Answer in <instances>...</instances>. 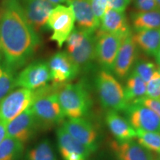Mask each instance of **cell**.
Returning a JSON list of instances; mask_svg holds the SVG:
<instances>
[{
	"instance_id": "obj_5",
	"label": "cell",
	"mask_w": 160,
	"mask_h": 160,
	"mask_svg": "<svg viewBox=\"0 0 160 160\" xmlns=\"http://www.w3.org/2000/svg\"><path fill=\"white\" fill-rule=\"evenodd\" d=\"M96 86L100 102L108 110L125 111L128 104L122 86L111 72L102 70L96 78Z\"/></svg>"
},
{
	"instance_id": "obj_37",
	"label": "cell",
	"mask_w": 160,
	"mask_h": 160,
	"mask_svg": "<svg viewBox=\"0 0 160 160\" xmlns=\"http://www.w3.org/2000/svg\"><path fill=\"white\" fill-rule=\"evenodd\" d=\"M156 4H157V9L160 10V0H155Z\"/></svg>"
},
{
	"instance_id": "obj_2",
	"label": "cell",
	"mask_w": 160,
	"mask_h": 160,
	"mask_svg": "<svg viewBox=\"0 0 160 160\" xmlns=\"http://www.w3.org/2000/svg\"><path fill=\"white\" fill-rule=\"evenodd\" d=\"M59 85L55 84L53 87L45 85L34 91V99L30 108L39 127L49 128L65 121V117L58 99Z\"/></svg>"
},
{
	"instance_id": "obj_35",
	"label": "cell",
	"mask_w": 160,
	"mask_h": 160,
	"mask_svg": "<svg viewBox=\"0 0 160 160\" xmlns=\"http://www.w3.org/2000/svg\"><path fill=\"white\" fill-rule=\"evenodd\" d=\"M45 1L53 4L55 6L62 5V4H69V0H45Z\"/></svg>"
},
{
	"instance_id": "obj_16",
	"label": "cell",
	"mask_w": 160,
	"mask_h": 160,
	"mask_svg": "<svg viewBox=\"0 0 160 160\" xmlns=\"http://www.w3.org/2000/svg\"><path fill=\"white\" fill-rule=\"evenodd\" d=\"M58 147L63 160H88L91 152L63 128L57 131Z\"/></svg>"
},
{
	"instance_id": "obj_10",
	"label": "cell",
	"mask_w": 160,
	"mask_h": 160,
	"mask_svg": "<svg viewBox=\"0 0 160 160\" xmlns=\"http://www.w3.org/2000/svg\"><path fill=\"white\" fill-rule=\"evenodd\" d=\"M50 80L48 64L35 62L25 68L16 77V87L36 91L47 85Z\"/></svg>"
},
{
	"instance_id": "obj_32",
	"label": "cell",
	"mask_w": 160,
	"mask_h": 160,
	"mask_svg": "<svg viewBox=\"0 0 160 160\" xmlns=\"http://www.w3.org/2000/svg\"><path fill=\"white\" fill-rule=\"evenodd\" d=\"M133 102H138L142 104V105L146 106V107L149 108L152 111H154L158 115V117L160 118V100L155 99L148 98L147 97H144L141 99L137 100V101Z\"/></svg>"
},
{
	"instance_id": "obj_33",
	"label": "cell",
	"mask_w": 160,
	"mask_h": 160,
	"mask_svg": "<svg viewBox=\"0 0 160 160\" xmlns=\"http://www.w3.org/2000/svg\"><path fill=\"white\" fill-rule=\"evenodd\" d=\"M131 0H108V8L124 12Z\"/></svg>"
},
{
	"instance_id": "obj_1",
	"label": "cell",
	"mask_w": 160,
	"mask_h": 160,
	"mask_svg": "<svg viewBox=\"0 0 160 160\" xmlns=\"http://www.w3.org/2000/svg\"><path fill=\"white\" fill-rule=\"evenodd\" d=\"M39 42L19 0H4L0 12V48L6 65L13 70L21 68L33 55Z\"/></svg>"
},
{
	"instance_id": "obj_27",
	"label": "cell",
	"mask_w": 160,
	"mask_h": 160,
	"mask_svg": "<svg viewBox=\"0 0 160 160\" xmlns=\"http://www.w3.org/2000/svg\"><path fill=\"white\" fill-rule=\"evenodd\" d=\"M138 142L142 147L150 151L160 153V132L137 131Z\"/></svg>"
},
{
	"instance_id": "obj_31",
	"label": "cell",
	"mask_w": 160,
	"mask_h": 160,
	"mask_svg": "<svg viewBox=\"0 0 160 160\" xmlns=\"http://www.w3.org/2000/svg\"><path fill=\"white\" fill-rule=\"evenodd\" d=\"M137 12H146L157 9L155 0H133Z\"/></svg>"
},
{
	"instance_id": "obj_30",
	"label": "cell",
	"mask_w": 160,
	"mask_h": 160,
	"mask_svg": "<svg viewBox=\"0 0 160 160\" xmlns=\"http://www.w3.org/2000/svg\"><path fill=\"white\" fill-rule=\"evenodd\" d=\"M91 5L93 13L100 22L108 8V0H91Z\"/></svg>"
},
{
	"instance_id": "obj_23",
	"label": "cell",
	"mask_w": 160,
	"mask_h": 160,
	"mask_svg": "<svg viewBox=\"0 0 160 160\" xmlns=\"http://www.w3.org/2000/svg\"><path fill=\"white\" fill-rule=\"evenodd\" d=\"M124 91L128 104L132 103L145 97L146 82L139 76L131 72L127 77V82Z\"/></svg>"
},
{
	"instance_id": "obj_28",
	"label": "cell",
	"mask_w": 160,
	"mask_h": 160,
	"mask_svg": "<svg viewBox=\"0 0 160 160\" xmlns=\"http://www.w3.org/2000/svg\"><path fill=\"white\" fill-rule=\"evenodd\" d=\"M158 71L156 65L149 60L139 59L136 60L132 68V73L142 79L146 83L153 77L154 73Z\"/></svg>"
},
{
	"instance_id": "obj_7",
	"label": "cell",
	"mask_w": 160,
	"mask_h": 160,
	"mask_svg": "<svg viewBox=\"0 0 160 160\" xmlns=\"http://www.w3.org/2000/svg\"><path fill=\"white\" fill-rule=\"evenodd\" d=\"M34 97V91L23 88L13 90L0 101V121L8 123L31 107Z\"/></svg>"
},
{
	"instance_id": "obj_17",
	"label": "cell",
	"mask_w": 160,
	"mask_h": 160,
	"mask_svg": "<svg viewBox=\"0 0 160 160\" xmlns=\"http://www.w3.org/2000/svg\"><path fill=\"white\" fill-rule=\"evenodd\" d=\"M68 5L74 13L78 28L89 33L99 29L100 22L93 13L91 0H69Z\"/></svg>"
},
{
	"instance_id": "obj_14",
	"label": "cell",
	"mask_w": 160,
	"mask_h": 160,
	"mask_svg": "<svg viewBox=\"0 0 160 160\" xmlns=\"http://www.w3.org/2000/svg\"><path fill=\"white\" fill-rule=\"evenodd\" d=\"M19 3L28 22L37 33L45 27L49 14L56 7L45 0H20Z\"/></svg>"
},
{
	"instance_id": "obj_12",
	"label": "cell",
	"mask_w": 160,
	"mask_h": 160,
	"mask_svg": "<svg viewBox=\"0 0 160 160\" xmlns=\"http://www.w3.org/2000/svg\"><path fill=\"white\" fill-rule=\"evenodd\" d=\"M62 127L71 137L90 150L91 153L97 149V132L91 122L84 117L68 119Z\"/></svg>"
},
{
	"instance_id": "obj_18",
	"label": "cell",
	"mask_w": 160,
	"mask_h": 160,
	"mask_svg": "<svg viewBox=\"0 0 160 160\" xmlns=\"http://www.w3.org/2000/svg\"><path fill=\"white\" fill-rule=\"evenodd\" d=\"M110 147L118 160H153L151 151L133 139L125 142L113 140Z\"/></svg>"
},
{
	"instance_id": "obj_34",
	"label": "cell",
	"mask_w": 160,
	"mask_h": 160,
	"mask_svg": "<svg viewBox=\"0 0 160 160\" xmlns=\"http://www.w3.org/2000/svg\"><path fill=\"white\" fill-rule=\"evenodd\" d=\"M7 137V123L0 121V143Z\"/></svg>"
},
{
	"instance_id": "obj_22",
	"label": "cell",
	"mask_w": 160,
	"mask_h": 160,
	"mask_svg": "<svg viewBox=\"0 0 160 160\" xmlns=\"http://www.w3.org/2000/svg\"><path fill=\"white\" fill-rule=\"evenodd\" d=\"M132 25L136 31L148 29H160V10L136 12L131 16Z\"/></svg>"
},
{
	"instance_id": "obj_6",
	"label": "cell",
	"mask_w": 160,
	"mask_h": 160,
	"mask_svg": "<svg viewBox=\"0 0 160 160\" xmlns=\"http://www.w3.org/2000/svg\"><path fill=\"white\" fill-rule=\"evenodd\" d=\"M75 22L74 13L70 5H57L51 11L46 26L52 31L51 39L56 42L59 48L62 47L73 31Z\"/></svg>"
},
{
	"instance_id": "obj_8",
	"label": "cell",
	"mask_w": 160,
	"mask_h": 160,
	"mask_svg": "<svg viewBox=\"0 0 160 160\" xmlns=\"http://www.w3.org/2000/svg\"><path fill=\"white\" fill-rule=\"evenodd\" d=\"M125 37L97 30L95 35L96 59L103 70L109 72L113 71L116 57Z\"/></svg>"
},
{
	"instance_id": "obj_26",
	"label": "cell",
	"mask_w": 160,
	"mask_h": 160,
	"mask_svg": "<svg viewBox=\"0 0 160 160\" xmlns=\"http://www.w3.org/2000/svg\"><path fill=\"white\" fill-rule=\"evenodd\" d=\"M14 70L0 62V101L16 88Z\"/></svg>"
},
{
	"instance_id": "obj_29",
	"label": "cell",
	"mask_w": 160,
	"mask_h": 160,
	"mask_svg": "<svg viewBox=\"0 0 160 160\" xmlns=\"http://www.w3.org/2000/svg\"><path fill=\"white\" fill-rule=\"evenodd\" d=\"M145 97L160 99V70H158L149 82L146 83Z\"/></svg>"
},
{
	"instance_id": "obj_19",
	"label": "cell",
	"mask_w": 160,
	"mask_h": 160,
	"mask_svg": "<svg viewBox=\"0 0 160 160\" xmlns=\"http://www.w3.org/2000/svg\"><path fill=\"white\" fill-rule=\"evenodd\" d=\"M105 122L110 131L117 141H128L137 137V131L128 120L119 115L117 111L108 110L105 116Z\"/></svg>"
},
{
	"instance_id": "obj_9",
	"label": "cell",
	"mask_w": 160,
	"mask_h": 160,
	"mask_svg": "<svg viewBox=\"0 0 160 160\" xmlns=\"http://www.w3.org/2000/svg\"><path fill=\"white\" fill-rule=\"evenodd\" d=\"M124 111L136 131L160 132V118L149 108L140 103L132 102L128 104Z\"/></svg>"
},
{
	"instance_id": "obj_21",
	"label": "cell",
	"mask_w": 160,
	"mask_h": 160,
	"mask_svg": "<svg viewBox=\"0 0 160 160\" xmlns=\"http://www.w3.org/2000/svg\"><path fill=\"white\" fill-rule=\"evenodd\" d=\"M133 42L146 54L154 56L160 48V29H148L137 31L132 34Z\"/></svg>"
},
{
	"instance_id": "obj_40",
	"label": "cell",
	"mask_w": 160,
	"mask_h": 160,
	"mask_svg": "<svg viewBox=\"0 0 160 160\" xmlns=\"http://www.w3.org/2000/svg\"><path fill=\"white\" fill-rule=\"evenodd\" d=\"M159 100H160V99H159Z\"/></svg>"
},
{
	"instance_id": "obj_24",
	"label": "cell",
	"mask_w": 160,
	"mask_h": 160,
	"mask_svg": "<svg viewBox=\"0 0 160 160\" xmlns=\"http://www.w3.org/2000/svg\"><path fill=\"white\" fill-rule=\"evenodd\" d=\"M26 160H58L53 145L49 139L42 140L30 149L25 156Z\"/></svg>"
},
{
	"instance_id": "obj_36",
	"label": "cell",
	"mask_w": 160,
	"mask_h": 160,
	"mask_svg": "<svg viewBox=\"0 0 160 160\" xmlns=\"http://www.w3.org/2000/svg\"><path fill=\"white\" fill-rule=\"evenodd\" d=\"M155 57H156V59H157V63L159 64V65L160 66V48H159V50H158L157 53H156Z\"/></svg>"
},
{
	"instance_id": "obj_20",
	"label": "cell",
	"mask_w": 160,
	"mask_h": 160,
	"mask_svg": "<svg viewBox=\"0 0 160 160\" xmlns=\"http://www.w3.org/2000/svg\"><path fill=\"white\" fill-rule=\"evenodd\" d=\"M99 27V29L101 31L122 37H126L131 33L125 13L113 9H106L102 18L100 20Z\"/></svg>"
},
{
	"instance_id": "obj_39",
	"label": "cell",
	"mask_w": 160,
	"mask_h": 160,
	"mask_svg": "<svg viewBox=\"0 0 160 160\" xmlns=\"http://www.w3.org/2000/svg\"><path fill=\"white\" fill-rule=\"evenodd\" d=\"M0 12H1V9H0Z\"/></svg>"
},
{
	"instance_id": "obj_11",
	"label": "cell",
	"mask_w": 160,
	"mask_h": 160,
	"mask_svg": "<svg viewBox=\"0 0 160 160\" xmlns=\"http://www.w3.org/2000/svg\"><path fill=\"white\" fill-rule=\"evenodd\" d=\"M39 128L31 108H28L7 124V137L25 145L34 137Z\"/></svg>"
},
{
	"instance_id": "obj_13",
	"label": "cell",
	"mask_w": 160,
	"mask_h": 160,
	"mask_svg": "<svg viewBox=\"0 0 160 160\" xmlns=\"http://www.w3.org/2000/svg\"><path fill=\"white\" fill-rule=\"evenodd\" d=\"M51 80L55 85L65 84L73 79L79 73V69L72 61L67 52H58L48 63Z\"/></svg>"
},
{
	"instance_id": "obj_38",
	"label": "cell",
	"mask_w": 160,
	"mask_h": 160,
	"mask_svg": "<svg viewBox=\"0 0 160 160\" xmlns=\"http://www.w3.org/2000/svg\"><path fill=\"white\" fill-rule=\"evenodd\" d=\"M158 160H160V158H159V159H158Z\"/></svg>"
},
{
	"instance_id": "obj_25",
	"label": "cell",
	"mask_w": 160,
	"mask_h": 160,
	"mask_svg": "<svg viewBox=\"0 0 160 160\" xmlns=\"http://www.w3.org/2000/svg\"><path fill=\"white\" fill-rule=\"evenodd\" d=\"M23 151L24 144L7 137L0 143V160H19Z\"/></svg>"
},
{
	"instance_id": "obj_4",
	"label": "cell",
	"mask_w": 160,
	"mask_h": 160,
	"mask_svg": "<svg viewBox=\"0 0 160 160\" xmlns=\"http://www.w3.org/2000/svg\"><path fill=\"white\" fill-rule=\"evenodd\" d=\"M66 42L67 53L79 71L89 69L96 60L94 33L73 28Z\"/></svg>"
},
{
	"instance_id": "obj_15",
	"label": "cell",
	"mask_w": 160,
	"mask_h": 160,
	"mask_svg": "<svg viewBox=\"0 0 160 160\" xmlns=\"http://www.w3.org/2000/svg\"><path fill=\"white\" fill-rule=\"evenodd\" d=\"M138 47L133 42L132 33L126 36L122 41L113 64V71L119 79H125L131 73L137 59Z\"/></svg>"
},
{
	"instance_id": "obj_3",
	"label": "cell",
	"mask_w": 160,
	"mask_h": 160,
	"mask_svg": "<svg viewBox=\"0 0 160 160\" xmlns=\"http://www.w3.org/2000/svg\"><path fill=\"white\" fill-rule=\"evenodd\" d=\"M57 96L65 117H84L91 108V99L83 83H65L59 85Z\"/></svg>"
}]
</instances>
